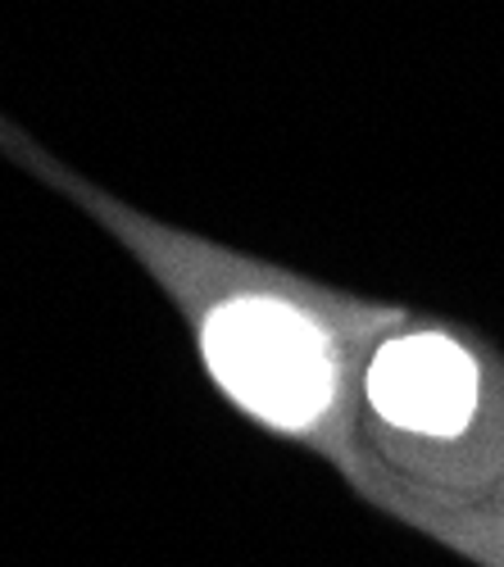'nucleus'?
<instances>
[{"instance_id": "nucleus-1", "label": "nucleus", "mask_w": 504, "mask_h": 567, "mask_svg": "<svg viewBox=\"0 0 504 567\" xmlns=\"http://www.w3.org/2000/svg\"><path fill=\"white\" fill-rule=\"evenodd\" d=\"M0 155L82 209L173 305L214 395L264 436L323 454L359 491L354 386L369 346L404 313L272 259L164 223L69 168L0 114Z\"/></svg>"}, {"instance_id": "nucleus-2", "label": "nucleus", "mask_w": 504, "mask_h": 567, "mask_svg": "<svg viewBox=\"0 0 504 567\" xmlns=\"http://www.w3.org/2000/svg\"><path fill=\"white\" fill-rule=\"evenodd\" d=\"M363 495L428 527L504 486V354L469 327L400 313L354 386Z\"/></svg>"}, {"instance_id": "nucleus-3", "label": "nucleus", "mask_w": 504, "mask_h": 567, "mask_svg": "<svg viewBox=\"0 0 504 567\" xmlns=\"http://www.w3.org/2000/svg\"><path fill=\"white\" fill-rule=\"evenodd\" d=\"M423 532L454 540L460 549H469L473 558H482L491 567H504V486L469 508H450V513L432 517Z\"/></svg>"}]
</instances>
